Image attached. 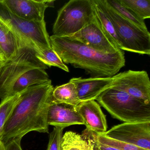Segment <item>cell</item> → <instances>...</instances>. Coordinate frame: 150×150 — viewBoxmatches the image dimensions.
Instances as JSON below:
<instances>
[{"instance_id": "6da1fadb", "label": "cell", "mask_w": 150, "mask_h": 150, "mask_svg": "<svg viewBox=\"0 0 150 150\" xmlns=\"http://www.w3.org/2000/svg\"><path fill=\"white\" fill-rule=\"evenodd\" d=\"M51 80L29 87L21 97L7 122L0 139L4 144L22 138L32 131L49 133L47 115L52 100Z\"/></svg>"}, {"instance_id": "7a4b0ae2", "label": "cell", "mask_w": 150, "mask_h": 150, "mask_svg": "<svg viewBox=\"0 0 150 150\" xmlns=\"http://www.w3.org/2000/svg\"><path fill=\"white\" fill-rule=\"evenodd\" d=\"M51 45L64 63L85 70L92 77H112L125 66L124 52H99L71 36H50Z\"/></svg>"}, {"instance_id": "3957f363", "label": "cell", "mask_w": 150, "mask_h": 150, "mask_svg": "<svg viewBox=\"0 0 150 150\" xmlns=\"http://www.w3.org/2000/svg\"><path fill=\"white\" fill-rule=\"evenodd\" d=\"M96 100L112 117L124 122L150 121V104L123 91L110 88Z\"/></svg>"}, {"instance_id": "277c9868", "label": "cell", "mask_w": 150, "mask_h": 150, "mask_svg": "<svg viewBox=\"0 0 150 150\" xmlns=\"http://www.w3.org/2000/svg\"><path fill=\"white\" fill-rule=\"evenodd\" d=\"M113 23L122 50L141 55H150V34L120 15L107 0H95Z\"/></svg>"}, {"instance_id": "5b68a950", "label": "cell", "mask_w": 150, "mask_h": 150, "mask_svg": "<svg viewBox=\"0 0 150 150\" xmlns=\"http://www.w3.org/2000/svg\"><path fill=\"white\" fill-rule=\"evenodd\" d=\"M0 24L8 29L22 42L33 47L37 52L52 48L45 21H26L12 13L0 0Z\"/></svg>"}, {"instance_id": "8992f818", "label": "cell", "mask_w": 150, "mask_h": 150, "mask_svg": "<svg viewBox=\"0 0 150 150\" xmlns=\"http://www.w3.org/2000/svg\"><path fill=\"white\" fill-rule=\"evenodd\" d=\"M36 52L33 47L21 41L16 56L0 64V99L12 95L15 83L26 72L35 68H48L37 58Z\"/></svg>"}, {"instance_id": "52a82bcc", "label": "cell", "mask_w": 150, "mask_h": 150, "mask_svg": "<svg viewBox=\"0 0 150 150\" xmlns=\"http://www.w3.org/2000/svg\"><path fill=\"white\" fill-rule=\"evenodd\" d=\"M95 12L93 0H71L58 12L53 35L71 36L93 21Z\"/></svg>"}, {"instance_id": "ba28073f", "label": "cell", "mask_w": 150, "mask_h": 150, "mask_svg": "<svg viewBox=\"0 0 150 150\" xmlns=\"http://www.w3.org/2000/svg\"><path fill=\"white\" fill-rule=\"evenodd\" d=\"M112 78L110 88L150 104V81L146 71L129 70L117 74Z\"/></svg>"}, {"instance_id": "9c48e42d", "label": "cell", "mask_w": 150, "mask_h": 150, "mask_svg": "<svg viewBox=\"0 0 150 150\" xmlns=\"http://www.w3.org/2000/svg\"><path fill=\"white\" fill-rule=\"evenodd\" d=\"M102 135L150 150V121L123 122L113 126Z\"/></svg>"}, {"instance_id": "30bf717a", "label": "cell", "mask_w": 150, "mask_h": 150, "mask_svg": "<svg viewBox=\"0 0 150 150\" xmlns=\"http://www.w3.org/2000/svg\"><path fill=\"white\" fill-rule=\"evenodd\" d=\"M12 13L26 21L36 22L45 21L48 8H53V0H1Z\"/></svg>"}, {"instance_id": "8fae6325", "label": "cell", "mask_w": 150, "mask_h": 150, "mask_svg": "<svg viewBox=\"0 0 150 150\" xmlns=\"http://www.w3.org/2000/svg\"><path fill=\"white\" fill-rule=\"evenodd\" d=\"M71 36L101 53L113 54L119 50L108 39L102 29L96 14L92 22Z\"/></svg>"}, {"instance_id": "7c38bea8", "label": "cell", "mask_w": 150, "mask_h": 150, "mask_svg": "<svg viewBox=\"0 0 150 150\" xmlns=\"http://www.w3.org/2000/svg\"><path fill=\"white\" fill-rule=\"evenodd\" d=\"M76 109L83 120L87 129L97 135H102L108 129L106 116L100 104L94 100L81 102Z\"/></svg>"}, {"instance_id": "4fadbf2b", "label": "cell", "mask_w": 150, "mask_h": 150, "mask_svg": "<svg viewBox=\"0 0 150 150\" xmlns=\"http://www.w3.org/2000/svg\"><path fill=\"white\" fill-rule=\"evenodd\" d=\"M48 125L54 127H65L75 125H84L83 120L76 109V107L52 100L48 110Z\"/></svg>"}, {"instance_id": "5bb4252c", "label": "cell", "mask_w": 150, "mask_h": 150, "mask_svg": "<svg viewBox=\"0 0 150 150\" xmlns=\"http://www.w3.org/2000/svg\"><path fill=\"white\" fill-rule=\"evenodd\" d=\"M70 81L74 83L80 102L96 100L99 96L110 88L112 77H91L88 79L73 78Z\"/></svg>"}, {"instance_id": "9a60e30c", "label": "cell", "mask_w": 150, "mask_h": 150, "mask_svg": "<svg viewBox=\"0 0 150 150\" xmlns=\"http://www.w3.org/2000/svg\"><path fill=\"white\" fill-rule=\"evenodd\" d=\"M82 135L67 131L63 135L61 150H94L92 132L86 129Z\"/></svg>"}, {"instance_id": "2e32d148", "label": "cell", "mask_w": 150, "mask_h": 150, "mask_svg": "<svg viewBox=\"0 0 150 150\" xmlns=\"http://www.w3.org/2000/svg\"><path fill=\"white\" fill-rule=\"evenodd\" d=\"M50 80L45 70L35 68L29 70L22 75L15 83L12 95L21 93L29 87L40 85Z\"/></svg>"}, {"instance_id": "e0dca14e", "label": "cell", "mask_w": 150, "mask_h": 150, "mask_svg": "<svg viewBox=\"0 0 150 150\" xmlns=\"http://www.w3.org/2000/svg\"><path fill=\"white\" fill-rule=\"evenodd\" d=\"M52 100L59 103H64L77 106L81 102L76 86L71 81L54 88Z\"/></svg>"}, {"instance_id": "ac0fdd59", "label": "cell", "mask_w": 150, "mask_h": 150, "mask_svg": "<svg viewBox=\"0 0 150 150\" xmlns=\"http://www.w3.org/2000/svg\"><path fill=\"white\" fill-rule=\"evenodd\" d=\"M21 45V40L8 29L0 24V49L7 60L16 56Z\"/></svg>"}, {"instance_id": "d6986e66", "label": "cell", "mask_w": 150, "mask_h": 150, "mask_svg": "<svg viewBox=\"0 0 150 150\" xmlns=\"http://www.w3.org/2000/svg\"><path fill=\"white\" fill-rule=\"evenodd\" d=\"M94 7L96 16L100 25L103 31L110 42L117 49L122 50V45L113 23L105 13L100 8L95 0Z\"/></svg>"}, {"instance_id": "ffe728a7", "label": "cell", "mask_w": 150, "mask_h": 150, "mask_svg": "<svg viewBox=\"0 0 150 150\" xmlns=\"http://www.w3.org/2000/svg\"><path fill=\"white\" fill-rule=\"evenodd\" d=\"M21 92L9 96L1 100L0 103V137L4 127L21 97Z\"/></svg>"}, {"instance_id": "44dd1931", "label": "cell", "mask_w": 150, "mask_h": 150, "mask_svg": "<svg viewBox=\"0 0 150 150\" xmlns=\"http://www.w3.org/2000/svg\"><path fill=\"white\" fill-rule=\"evenodd\" d=\"M37 58L42 63L50 67L53 66L58 67L65 71L69 72L68 67L63 62L56 52L52 49H45L36 53Z\"/></svg>"}, {"instance_id": "7402d4cb", "label": "cell", "mask_w": 150, "mask_h": 150, "mask_svg": "<svg viewBox=\"0 0 150 150\" xmlns=\"http://www.w3.org/2000/svg\"><path fill=\"white\" fill-rule=\"evenodd\" d=\"M125 7L131 10L144 21L150 18V0H118Z\"/></svg>"}, {"instance_id": "603a6c76", "label": "cell", "mask_w": 150, "mask_h": 150, "mask_svg": "<svg viewBox=\"0 0 150 150\" xmlns=\"http://www.w3.org/2000/svg\"><path fill=\"white\" fill-rule=\"evenodd\" d=\"M108 4L123 17L131 22L138 27L146 31H148L144 21L140 19L131 10L122 6L118 0H107Z\"/></svg>"}, {"instance_id": "cb8c5ba5", "label": "cell", "mask_w": 150, "mask_h": 150, "mask_svg": "<svg viewBox=\"0 0 150 150\" xmlns=\"http://www.w3.org/2000/svg\"><path fill=\"white\" fill-rule=\"evenodd\" d=\"M96 138L99 143L118 150H149L125 142L110 138L103 135L96 134Z\"/></svg>"}, {"instance_id": "d4e9b609", "label": "cell", "mask_w": 150, "mask_h": 150, "mask_svg": "<svg viewBox=\"0 0 150 150\" xmlns=\"http://www.w3.org/2000/svg\"><path fill=\"white\" fill-rule=\"evenodd\" d=\"M64 129L61 127H54L50 133L47 150H61Z\"/></svg>"}, {"instance_id": "484cf974", "label": "cell", "mask_w": 150, "mask_h": 150, "mask_svg": "<svg viewBox=\"0 0 150 150\" xmlns=\"http://www.w3.org/2000/svg\"><path fill=\"white\" fill-rule=\"evenodd\" d=\"M96 134L92 132V136L93 140L94 150H118L99 143L96 138Z\"/></svg>"}, {"instance_id": "4316f807", "label": "cell", "mask_w": 150, "mask_h": 150, "mask_svg": "<svg viewBox=\"0 0 150 150\" xmlns=\"http://www.w3.org/2000/svg\"><path fill=\"white\" fill-rule=\"evenodd\" d=\"M21 140H14L5 145L6 150H23L21 146Z\"/></svg>"}, {"instance_id": "83f0119b", "label": "cell", "mask_w": 150, "mask_h": 150, "mask_svg": "<svg viewBox=\"0 0 150 150\" xmlns=\"http://www.w3.org/2000/svg\"><path fill=\"white\" fill-rule=\"evenodd\" d=\"M6 60V57H5L3 52L0 49V64L3 63V62H5Z\"/></svg>"}, {"instance_id": "f1b7e54d", "label": "cell", "mask_w": 150, "mask_h": 150, "mask_svg": "<svg viewBox=\"0 0 150 150\" xmlns=\"http://www.w3.org/2000/svg\"><path fill=\"white\" fill-rule=\"evenodd\" d=\"M0 150H6V146L0 139Z\"/></svg>"}]
</instances>
